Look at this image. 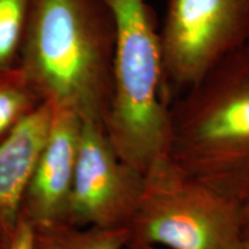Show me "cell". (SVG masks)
<instances>
[{
	"mask_svg": "<svg viewBox=\"0 0 249 249\" xmlns=\"http://www.w3.org/2000/svg\"><path fill=\"white\" fill-rule=\"evenodd\" d=\"M116 22L107 0H33L18 68L42 102L104 126Z\"/></svg>",
	"mask_w": 249,
	"mask_h": 249,
	"instance_id": "cell-1",
	"label": "cell"
},
{
	"mask_svg": "<svg viewBox=\"0 0 249 249\" xmlns=\"http://www.w3.org/2000/svg\"><path fill=\"white\" fill-rule=\"evenodd\" d=\"M107 2L116 22V51L104 128L117 154L144 173L169 144L160 27L148 0Z\"/></svg>",
	"mask_w": 249,
	"mask_h": 249,
	"instance_id": "cell-3",
	"label": "cell"
},
{
	"mask_svg": "<svg viewBox=\"0 0 249 249\" xmlns=\"http://www.w3.org/2000/svg\"><path fill=\"white\" fill-rule=\"evenodd\" d=\"M167 103L249 39V0H166L160 29Z\"/></svg>",
	"mask_w": 249,
	"mask_h": 249,
	"instance_id": "cell-5",
	"label": "cell"
},
{
	"mask_svg": "<svg viewBox=\"0 0 249 249\" xmlns=\"http://www.w3.org/2000/svg\"><path fill=\"white\" fill-rule=\"evenodd\" d=\"M143 185L144 173L117 154L104 126L82 120L66 224L127 229L138 209Z\"/></svg>",
	"mask_w": 249,
	"mask_h": 249,
	"instance_id": "cell-6",
	"label": "cell"
},
{
	"mask_svg": "<svg viewBox=\"0 0 249 249\" xmlns=\"http://www.w3.org/2000/svg\"><path fill=\"white\" fill-rule=\"evenodd\" d=\"M124 249H160L156 246L152 245H147V244H135V242H129L127 244L126 248Z\"/></svg>",
	"mask_w": 249,
	"mask_h": 249,
	"instance_id": "cell-14",
	"label": "cell"
},
{
	"mask_svg": "<svg viewBox=\"0 0 249 249\" xmlns=\"http://www.w3.org/2000/svg\"><path fill=\"white\" fill-rule=\"evenodd\" d=\"M0 249H34V227L20 217L13 229L0 232Z\"/></svg>",
	"mask_w": 249,
	"mask_h": 249,
	"instance_id": "cell-12",
	"label": "cell"
},
{
	"mask_svg": "<svg viewBox=\"0 0 249 249\" xmlns=\"http://www.w3.org/2000/svg\"><path fill=\"white\" fill-rule=\"evenodd\" d=\"M242 238H249V197L241 204Z\"/></svg>",
	"mask_w": 249,
	"mask_h": 249,
	"instance_id": "cell-13",
	"label": "cell"
},
{
	"mask_svg": "<svg viewBox=\"0 0 249 249\" xmlns=\"http://www.w3.org/2000/svg\"><path fill=\"white\" fill-rule=\"evenodd\" d=\"M54 108L43 102L0 142V232L20 219L21 202L46 141Z\"/></svg>",
	"mask_w": 249,
	"mask_h": 249,
	"instance_id": "cell-8",
	"label": "cell"
},
{
	"mask_svg": "<svg viewBox=\"0 0 249 249\" xmlns=\"http://www.w3.org/2000/svg\"><path fill=\"white\" fill-rule=\"evenodd\" d=\"M128 242L170 249H233L242 239L241 203L187 173L169 155L144 172Z\"/></svg>",
	"mask_w": 249,
	"mask_h": 249,
	"instance_id": "cell-4",
	"label": "cell"
},
{
	"mask_svg": "<svg viewBox=\"0 0 249 249\" xmlns=\"http://www.w3.org/2000/svg\"><path fill=\"white\" fill-rule=\"evenodd\" d=\"M81 127L74 112L54 108L48 141L21 202L20 217L34 229L66 224Z\"/></svg>",
	"mask_w": 249,
	"mask_h": 249,
	"instance_id": "cell-7",
	"label": "cell"
},
{
	"mask_svg": "<svg viewBox=\"0 0 249 249\" xmlns=\"http://www.w3.org/2000/svg\"><path fill=\"white\" fill-rule=\"evenodd\" d=\"M128 231L124 227H76L59 224L34 229V249H124Z\"/></svg>",
	"mask_w": 249,
	"mask_h": 249,
	"instance_id": "cell-9",
	"label": "cell"
},
{
	"mask_svg": "<svg viewBox=\"0 0 249 249\" xmlns=\"http://www.w3.org/2000/svg\"><path fill=\"white\" fill-rule=\"evenodd\" d=\"M167 155L239 203L249 197V49L235 50L169 105Z\"/></svg>",
	"mask_w": 249,
	"mask_h": 249,
	"instance_id": "cell-2",
	"label": "cell"
},
{
	"mask_svg": "<svg viewBox=\"0 0 249 249\" xmlns=\"http://www.w3.org/2000/svg\"><path fill=\"white\" fill-rule=\"evenodd\" d=\"M233 249H249V238L242 239V240Z\"/></svg>",
	"mask_w": 249,
	"mask_h": 249,
	"instance_id": "cell-15",
	"label": "cell"
},
{
	"mask_svg": "<svg viewBox=\"0 0 249 249\" xmlns=\"http://www.w3.org/2000/svg\"><path fill=\"white\" fill-rule=\"evenodd\" d=\"M42 103L20 68L0 71V142Z\"/></svg>",
	"mask_w": 249,
	"mask_h": 249,
	"instance_id": "cell-10",
	"label": "cell"
},
{
	"mask_svg": "<svg viewBox=\"0 0 249 249\" xmlns=\"http://www.w3.org/2000/svg\"><path fill=\"white\" fill-rule=\"evenodd\" d=\"M246 46H247V48L249 49V39H248V43H247V45H246Z\"/></svg>",
	"mask_w": 249,
	"mask_h": 249,
	"instance_id": "cell-16",
	"label": "cell"
},
{
	"mask_svg": "<svg viewBox=\"0 0 249 249\" xmlns=\"http://www.w3.org/2000/svg\"><path fill=\"white\" fill-rule=\"evenodd\" d=\"M33 0H0V71L18 68Z\"/></svg>",
	"mask_w": 249,
	"mask_h": 249,
	"instance_id": "cell-11",
	"label": "cell"
}]
</instances>
